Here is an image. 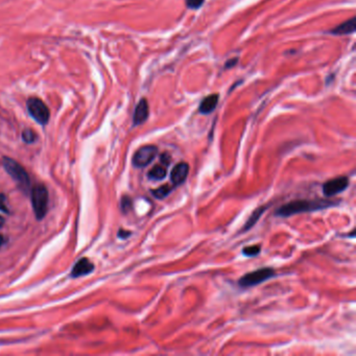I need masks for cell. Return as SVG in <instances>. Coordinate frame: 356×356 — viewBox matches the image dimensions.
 Listing matches in <instances>:
<instances>
[{"label":"cell","instance_id":"obj_15","mask_svg":"<svg viewBox=\"0 0 356 356\" xmlns=\"http://www.w3.org/2000/svg\"><path fill=\"white\" fill-rule=\"evenodd\" d=\"M173 188H175L173 186L171 187L168 184H165V185L158 187L157 189H155V190H151V194H153L156 199L162 200V199H165L166 196H168L171 193V191L173 190Z\"/></svg>","mask_w":356,"mask_h":356},{"label":"cell","instance_id":"obj_9","mask_svg":"<svg viewBox=\"0 0 356 356\" xmlns=\"http://www.w3.org/2000/svg\"><path fill=\"white\" fill-rule=\"evenodd\" d=\"M148 103L147 102L146 98H142V100L136 105L134 116H133V123L134 126H139L143 123H146L147 117H148Z\"/></svg>","mask_w":356,"mask_h":356},{"label":"cell","instance_id":"obj_18","mask_svg":"<svg viewBox=\"0 0 356 356\" xmlns=\"http://www.w3.org/2000/svg\"><path fill=\"white\" fill-rule=\"evenodd\" d=\"M205 0H186L187 7L191 10H198L204 4Z\"/></svg>","mask_w":356,"mask_h":356},{"label":"cell","instance_id":"obj_2","mask_svg":"<svg viewBox=\"0 0 356 356\" xmlns=\"http://www.w3.org/2000/svg\"><path fill=\"white\" fill-rule=\"evenodd\" d=\"M2 165L4 169L7 171V173L17 182L19 187L22 189V190L27 191L29 189V185H30V181H29V177L27 175V172L25 171V169L22 168V166L17 163L13 159L6 158L4 157L2 159Z\"/></svg>","mask_w":356,"mask_h":356},{"label":"cell","instance_id":"obj_23","mask_svg":"<svg viewBox=\"0 0 356 356\" xmlns=\"http://www.w3.org/2000/svg\"><path fill=\"white\" fill-rule=\"evenodd\" d=\"M237 64V59H232L226 63V68H231Z\"/></svg>","mask_w":356,"mask_h":356},{"label":"cell","instance_id":"obj_1","mask_svg":"<svg viewBox=\"0 0 356 356\" xmlns=\"http://www.w3.org/2000/svg\"><path fill=\"white\" fill-rule=\"evenodd\" d=\"M338 201H332L329 199H316V200H296L284 204L279 207L275 214L281 217H289L294 214L304 213V212H313L329 207L338 205Z\"/></svg>","mask_w":356,"mask_h":356},{"label":"cell","instance_id":"obj_24","mask_svg":"<svg viewBox=\"0 0 356 356\" xmlns=\"http://www.w3.org/2000/svg\"><path fill=\"white\" fill-rule=\"evenodd\" d=\"M3 242H4V237L1 235V234H0V246L3 245Z\"/></svg>","mask_w":356,"mask_h":356},{"label":"cell","instance_id":"obj_11","mask_svg":"<svg viewBox=\"0 0 356 356\" xmlns=\"http://www.w3.org/2000/svg\"><path fill=\"white\" fill-rule=\"evenodd\" d=\"M94 269L93 264L91 263L88 259L83 258L75 263L74 268L72 269L71 275L72 277H81L89 274L90 272H92Z\"/></svg>","mask_w":356,"mask_h":356},{"label":"cell","instance_id":"obj_8","mask_svg":"<svg viewBox=\"0 0 356 356\" xmlns=\"http://www.w3.org/2000/svg\"><path fill=\"white\" fill-rule=\"evenodd\" d=\"M189 165L186 162H180L173 166L170 172V182L173 187H178L185 182L188 177Z\"/></svg>","mask_w":356,"mask_h":356},{"label":"cell","instance_id":"obj_6","mask_svg":"<svg viewBox=\"0 0 356 356\" xmlns=\"http://www.w3.org/2000/svg\"><path fill=\"white\" fill-rule=\"evenodd\" d=\"M158 148L155 146H145L140 147L133 156V165L137 168H143L155 160Z\"/></svg>","mask_w":356,"mask_h":356},{"label":"cell","instance_id":"obj_19","mask_svg":"<svg viewBox=\"0 0 356 356\" xmlns=\"http://www.w3.org/2000/svg\"><path fill=\"white\" fill-rule=\"evenodd\" d=\"M132 208V201L127 198V196H124L123 200H121V210H123L125 213L130 211Z\"/></svg>","mask_w":356,"mask_h":356},{"label":"cell","instance_id":"obj_17","mask_svg":"<svg viewBox=\"0 0 356 356\" xmlns=\"http://www.w3.org/2000/svg\"><path fill=\"white\" fill-rule=\"evenodd\" d=\"M36 138H37V135L35 134V132L30 130V128H26V130H24L23 133H22V139H23V141L26 143L35 142Z\"/></svg>","mask_w":356,"mask_h":356},{"label":"cell","instance_id":"obj_16","mask_svg":"<svg viewBox=\"0 0 356 356\" xmlns=\"http://www.w3.org/2000/svg\"><path fill=\"white\" fill-rule=\"evenodd\" d=\"M261 252V247L259 245H254V246H248L242 249V254L247 257H255L259 255Z\"/></svg>","mask_w":356,"mask_h":356},{"label":"cell","instance_id":"obj_13","mask_svg":"<svg viewBox=\"0 0 356 356\" xmlns=\"http://www.w3.org/2000/svg\"><path fill=\"white\" fill-rule=\"evenodd\" d=\"M267 208H268V206H261L259 208H257L256 210H254L251 216H250L247 221L246 225L244 226V228H242V232H247L248 230L251 229L254 225H256V223L259 221V218L264 213V211L267 210Z\"/></svg>","mask_w":356,"mask_h":356},{"label":"cell","instance_id":"obj_3","mask_svg":"<svg viewBox=\"0 0 356 356\" xmlns=\"http://www.w3.org/2000/svg\"><path fill=\"white\" fill-rule=\"evenodd\" d=\"M275 276V271L272 268H261L259 270L253 271L251 272L242 276L238 280V285L244 287H252L255 285H258L262 282H266L267 280L271 279Z\"/></svg>","mask_w":356,"mask_h":356},{"label":"cell","instance_id":"obj_25","mask_svg":"<svg viewBox=\"0 0 356 356\" xmlns=\"http://www.w3.org/2000/svg\"><path fill=\"white\" fill-rule=\"evenodd\" d=\"M3 222H4V219L1 216H0V227H1L3 225Z\"/></svg>","mask_w":356,"mask_h":356},{"label":"cell","instance_id":"obj_12","mask_svg":"<svg viewBox=\"0 0 356 356\" xmlns=\"http://www.w3.org/2000/svg\"><path fill=\"white\" fill-rule=\"evenodd\" d=\"M355 22H356V18L352 17L351 19L343 22L342 24H339L336 27L331 29L330 33L333 34V35H336V36L350 35V34L355 32V27H356Z\"/></svg>","mask_w":356,"mask_h":356},{"label":"cell","instance_id":"obj_22","mask_svg":"<svg viewBox=\"0 0 356 356\" xmlns=\"http://www.w3.org/2000/svg\"><path fill=\"white\" fill-rule=\"evenodd\" d=\"M131 232L130 231H126V230H120L119 232H118V237H120V238H123V239H126V237H128V236H130L131 235Z\"/></svg>","mask_w":356,"mask_h":356},{"label":"cell","instance_id":"obj_4","mask_svg":"<svg viewBox=\"0 0 356 356\" xmlns=\"http://www.w3.org/2000/svg\"><path fill=\"white\" fill-rule=\"evenodd\" d=\"M32 203L37 218H43L48 208V191L44 185H37L32 191Z\"/></svg>","mask_w":356,"mask_h":356},{"label":"cell","instance_id":"obj_10","mask_svg":"<svg viewBox=\"0 0 356 356\" xmlns=\"http://www.w3.org/2000/svg\"><path fill=\"white\" fill-rule=\"evenodd\" d=\"M218 94L214 93L204 98L199 107V112L201 114H210V113L213 112L218 104Z\"/></svg>","mask_w":356,"mask_h":356},{"label":"cell","instance_id":"obj_7","mask_svg":"<svg viewBox=\"0 0 356 356\" xmlns=\"http://www.w3.org/2000/svg\"><path fill=\"white\" fill-rule=\"evenodd\" d=\"M348 186H349V178L345 176L337 177L325 182L323 185V193L325 196L330 198V196H335L345 191Z\"/></svg>","mask_w":356,"mask_h":356},{"label":"cell","instance_id":"obj_21","mask_svg":"<svg viewBox=\"0 0 356 356\" xmlns=\"http://www.w3.org/2000/svg\"><path fill=\"white\" fill-rule=\"evenodd\" d=\"M0 210L3 212L9 211L5 207V196L3 194H0Z\"/></svg>","mask_w":356,"mask_h":356},{"label":"cell","instance_id":"obj_14","mask_svg":"<svg viewBox=\"0 0 356 356\" xmlns=\"http://www.w3.org/2000/svg\"><path fill=\"white\" fill-rule=\"evenodd\" d=\"M166 173H168V172H166V168H164V166L156 165L148 171L147 177L150 180L160 181V180H163L166 177Z\"/></svg>","mask_w":356,"mask_h":356},{"label":"cell","instance_id":"obj_20","mask_svg":"<svg viewBox=\"0 0 356 356\" xmlns=\"http://www.w3.org/2000/svg\"><path fill=\"white\" fill-rule=\"evenodd\" d=\"M160 161L163 165L168 166L170 164V156H169V154L168 153H163L160 156Z\"/></svg>","mask_w":356,"mask_h":356},{"label":"cell","instance_id":"obj_5","mask_svg":"<svg viewBox=\"0 0 356 356\" xmlns=\"http://www.w3.org/2000/svg\"><path fill=\"white\" fill-rule=\"evenodd\" d=\"M28 113L38 124L46 125L49 120V110L47 105L38 97H30L26 103Z\"/></svg>","mask_w":356,"mask_h":356}]
</instances>
